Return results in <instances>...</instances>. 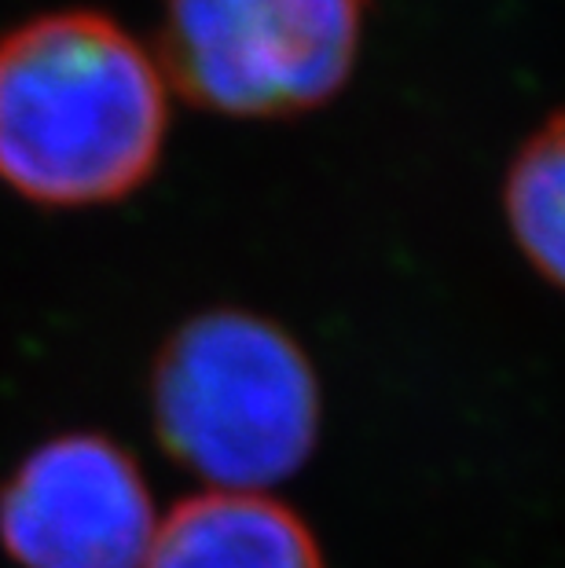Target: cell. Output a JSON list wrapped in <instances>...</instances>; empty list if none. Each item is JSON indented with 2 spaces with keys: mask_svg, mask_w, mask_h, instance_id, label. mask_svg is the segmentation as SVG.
Masks as SVG:
<instances>
[{
  "mask_svg": "<svg viewBox=\"0 0 565 568\" xmlns=\"http://www.w3.org/2000/svg\"><path fill=\"white\" fill-rule=\"evenodd\" d=\"M170 111L154 48L103 11H48L0 38V180L22 199H129L162 162Z\"/></svg>",
  "mask_w": 565,
  "mask_h": 568,
  "instance_id": "obj_1",
  "label": "cell"
},
{
  "mask_svg": "<svg viewBox=\"0 0 565 568\" xmlns=\"http://www.w3.org/2000/svg\"><path fill=\"white\" fill-rule=\"evenodd\" d=\"M320 415L305 348L246 308L180 323L151 371L159 444L213 491H264L294 477L320 440Z\"/></svg>",
  "mask_w": 565,
  "mask_h": 568,
  "instance_id": "obj_2",
  "label": "cell"
},
{
  "mask_svg": "<svg viewBox=\"0 0 565 568\" xmlns=\"http://www.w3.org/2000/svg\"><path fill=\"white\" fill-rule=\"evenodd\" d=\"M367 16L371 0H162L154 55L199 111L280 122L349 89Z\"/></svg>",
  "mask_w": 565,
  "mask_h": 568,
  "instance_id": "obj_3",
  "label": "cell"
},
{
  "mask_svg": "<svg viewBox=\"0 0 565 568\" xmlns=\"http://www.w3.org/2000/svg\"><path fill=\"white\" fill-rule=\"evenodd\" d=\"M159 517L140 463L103 433H63L0 488V547L22 568H143Z\"/></svg>",
  "mask_w": 565,
  "mask_h": 568,
  "instance_id": "obj_4",
  "label": "cell"
},
{
  "mask_svg": "<svg viewBox=\"0 0 565 568\" xmlns=\"http://www.w3.org/2000/svg\"><path fill=\"white\" fill-rule=\"evenodd\" d=\"M143 568H323V554L302 514L272 495L202 491L159 521Z\"/></svg>",
  "mask_w": 565,
  "mask_h": 568,
  "instance_id": "obj_5",
  "label": "cell"
},
{
  "mask_svg": "<svg viewBox=\"0 0 565 568\" xmlns=\"http://www.w3.org/2000/svg\"><path fill=\"white\" fill-rule=\"evenodd\" d=\"M503 216L533 272L565 290V106L514 151L503 180Z\"/></svg>",
  "mask_w": 565,
  "mask_h": 568,
  "instance_id": "obj_6",
  "label": "cell"
}]
</instances>
